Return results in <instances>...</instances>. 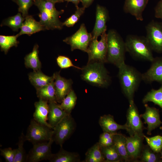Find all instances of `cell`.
I'll return each instance as SVG.
<instances>
[{"mask_svg": "<svg viewBox=\"0 0 162 162\" xmlns=\"http://www.w3.org/2000/svg\"><path fill=\"white\" fill-rule=\"evenodd\" d=\"M118 68V76L122 92L129 102L134 100V94L142 81V74L125 62Z\"/></svg>", "mask_w": 162, "mask_h": 162, "instance_id": "cell-1", "label": "cell"}, {"mask_svg": "<svg viewBox=\"0 0 162 162\" xmlns=\"http://www.w3.org/2000/svg\"><path fill=\"white\" fill-rule=\"evenodd\" d=\"M104 63L96 61L88 62L81 68V79L93 86L107 88L111 82V79Z\"/></svg>", "mask_w": 162, "mask_h": 162, "instance_id": "cell-2", "label": "cell"}, {"mask_svg": "<svg viewBox=\"0 0 162 162\" xmlns=\"http://www.w3.org/2000/svg\"><path fill=\"white\" fill-rule=\"evenodd\" d=\"M126 52L125 42L115 30H109L107 33V62L118 68L125 62Z\"/></svg>", "mask_w": 162, "mask_h": 162, "instance_id": "cell-3", "label": "cell"}, {"mask_svg": "<svg viewBox=\"0 0 162 162\" xmlns=\"http://www.w3.org/2000/svg\"><path fill=\"white\" fill-rule=\"evenodd\" d=\"M125 42L126 52L134 58L151 62L154 59L153 50L146 37L129 34Z\"/></svg>", "mask_w": 162, "mask_h": 162, "instance_id": "cell-4", "label": "cell"}, {"mask_svg": "<svg viewBox=\"0 0 162 162\" xmlns=\"http://www.w3.org/2000/svg\"><path fill=\"white\" fill-rule=\"evenodd\" d=\"M53 129L32 119L25 135L26 141L33 145L47 141L52 139Z\"/></svg>", "mask_w": 162, "mask_h": 162, "instance_id": "cell-5", "label": "cell"}, {"mask_svg": "<svg viewBox=\"0 0 162 162\" xmlns=\"http://www.w3.org/2000/svg\"><path fill=\"white\" fill-rule=\"evenodd\" d=\"M76 123L71 114L65 116L53 129L52 139L60 147L71 136L76 128Z\"/></svg>", "mask_w": 162, "mask_h": 162, "instance_id": "cell-6", "label": "cell"}, {"mask_svg": "<svg viewBox=\"0 0 162 162\" xmlns=\"http://www.w3.org/2000/svg\"><path fill=\"white\" fill-rule=\"evenodd\" d=\"M92 39V33L88 32L85 25L82 23L74 34L66 38L63 41L70 46L72 51L78 49L87 52Z\"/></svg>", "mask_w": 162, "mask_h": 162, "instance_id": "cell-7", "label": "cell"}, {"mask_svg": "<svg viewBox=\"0 0 162 162\" xmlns=\"http://www.w3.org/2000/svg\"><path fill=\"white\" fill-rule=\"evenodd\" d=\"M101 39H92L87 52L88 62L96 61L104 63L107 62V33L106 31L101 35Z\"/></svg>", "mask_w": 162, "mask_h": 162, "instance_id": "cell-8", "label": "cell"}, {"mask_svg": "<svg viewBox=\"0 0 162 162\" xmlns=\"http://www.w3.org/2000/svg\"><path fill=\"white\" fill-rule=\"evenodd\" d=\"M129 103L126 115L127 122L125 124L127 127L126 130L130 136L136 134L144 135L143 131L147 128L143 126L134 100L130 101Z\"/></svg>", "mask_w": 162, "mask_h": 162, "instance_id": "cell-9", "label": "cell"}, {"mask_svg": "<svg viewBox=\"0 0 162 162\" xmlns=\"http://www.w3.org/2000/svg\"><path fill=\"white\" fill-rule=\"evenodd\" d=\"M146 38L153 51L162 53V22L152 20L146 27Z\"/></svg>", "mask_w": 162, "mask_h": 162, "instance_id": "cell-10", "label": "cell"}, {"mask_svg": "<svg viewBox=\"0 0 162 162\" xmlns=\"http://www.w3.org/2000/svg\"><path fill=\"white\" fill-rule=\"evenodd\" d=\"M54 142L52 139L50 140L33 145V147L27 154L26 162H38L49 160L52 154L51 146Z\"/></svg>", "mask_w": 162, "mask_h": 162, "instance_id": "cell-11", "label": "cell"}, {"mask_svg": "<svg viewBox=\"0 0 162 162\" xmlns=\"http://www.w3.org/2000/svg\"><path fill=\"white\" fill-rule=\"evenodd\" d=\"M144 135L136 134L126 136V149L130 161H137L140 159L144 146Z\"/></svg>", "mask_w": 162, "mask_h": 162, "instance_id": "cell-12", "label": "cell"}, {"mask_svg": "<svg viewBox=\"0 0 162 162\" xmlns=\"http://www.w3.org/2000/svg\"><path fill=\"white\" fill-rule=\"evenodd\" d=\"M60 72H56L53 75L54 78L55 95L57 103H61L72 89L73 83L71 79H67L60 75Z\"/></svg>", "mask_w": 162, "mask_h": 162, "instance_id": "cell-13", "label": "cell"}, {"mask_svg": "<svg viewBox=\"0 0 162 162\" xmlns=\"http://www.w3.org/2000/svg\"><path fill=\"white\" fill-rule=\"evenodd\" d=\"M149 68L142 74V81L146 83L157 82L162 84V57L154 58Z\"/></svg>", "mask_w": 162, "mask_h": 162, "instance_id": "cell-14", "label": "cell"}, {"mask_svg": "<svg viewBox=\"0 0 162 162\" xmlns=\"http://www.w3.org/2000/svg\"><path fill=\"white\" fill-rule=\"evenodd\" d=\"M108 18L107 9L105 7L98 4L96 8L95 24L91 33L92 39H98L99 36L106 31V23Z\"/></svg>", "mask_w": 162, "mask_h": 162, "instance_id": "cell-15", "label": "cell"}, {"mask_svg": "<svg viewBox=\"0 0 162 162\" xmlns=\"http://www.w3.org/2000/svg\"><path fill=\"white\" fill-rule=\"evenodd\" d=\"M145 112L140 115L145 120L144 123L147 124V134L151 135L152 130L159 127L162 124L160 117L159 110L154 107H151L145 104Z\"/></svg>", "mask_w": 162, "mask_h": 162, "instance_id": "cell-16", "label": "cell"}, {"mask_svg": "<svg viewBox=\"0 0 162 162\" xmlns=\"http://www.w3.org/2000/svg\"><path fill=\"white\" fill-rule=\"evenodd\" d=\"M148 0H125L123 6L124 12L135 17L137 20L142 21L143 12Z\"/></svg>", "mask_w": 162, "mask_h": 162, "instance_id": "cell-17", "label": "cell"}, {"mask_svg": "<svg viewBox=\"0 0 162 162\" xmlns=\"http://www.w3.org/2000/svg\"><path fill=\"white\" fill-rule=\"evenodd\" d=\"M40 13V22L46 30L61 29L63 23L59 19V16H56L41 8H38Z\"/></svg>", "mask_w": 162, "mask_h": 162, "instance_id": "cell-18", "label": "cell"}, {"mask_svg": "<svg viewBox=\"0 0 162 162\" xmlns=\"http://www.w3.org/2000/svg\"><path fill=\"white\" fill-rule=\"evenodd\" d=\"M48 122L52 129L65 116L69 114L62 109L56 101L48 102Z\"/></svg>", "mask_w": 162, "mask_h": 162, "instance_id": "cell-19", "label": "cell"}, {"mask_svg": "<svg viewBox=\"0 0 162 162\" xmlns=\"http://www.w3.org/2000/svg\"><path fill=\"white\" fill-rule=\"evenodd\" d=\"M34 105L35 110L33 115V118L39 123L52 128L48 122V102L39 99L34 103Z\"/></svg>", "mask_w": 162, "mask_h": 162, "instance_id": "cell-20", "label": "cell"}, {"mask_svg": "<svg viewBox=\"0 0 162 162\" xmlns=\"http://www.w3.org/2000/svg\"><path fill=\"white\" fill-rule=\"evenodd\" d=\"M99 123L104 132L113 134L119 130L127 129L125 124L122 125L117 124L114 120L113 116L110 114L101 116Z\"/></svg>", "mask_w": 162, "mask_h": 162, "instance_id": "cell-21", "label": "cell"}, {"mask_svg": "<svg viewBox=\"0 0 162 162\" xmlns=\"http://www.w3.org/2000/svg\"><path fill=\"white\" fill-rule=\"evenodd\" d=\"M20 29V31L17 34L18 37L24 34L30 36L41 31L46 30L40 22L37 21L32 16L28 15L25 18V21Z\"/></svg>", "mask_w": 162, "mask_h": 162, "instance_id": "cell-22", "label": "cell"}, {"mask_svg": "<svg viewBox=\"0 0 162 162\" xmlns=\"http://www.w3.org/2000/svg\"><path fill=\"white\" fill-rule=\"evenodd\" d=\"M51 162H79L80 161L79 154L64 150L61 147L56 153L52 154L48 160Z\"/></svg>", "mask_w": 162, "mask_h": 162, "instance_id": "cell-23", "label": "cell"}, {"mask_svg": "<svg viewBox=\"0 0 162 162\" xmlns=\"http://www.w3.org/2000/svg\"><path fill=\"white\" fill-rule=\"evenodd\" d=\"M28 76L30 82L36 89L48 84L54 80L53 75L51 76H47L40 70L29 73Z\"/></svg>", "mask_w": 162, "mask_h": 162, "instance_id": "cell-24", "label": "cell"}, {"mask_svg": "<svg viewBox=\"0 0 162 162\" xmlns=\"http://www.w3.org/2000/svg\"><path fill=\"white\" fill-rule=\"evenodd\" d=\"M114 145L118 154L125 162L130 161L126 147V136L117 132L113 134Z\"/></svg>", "mask_w": 162, "mask_h": 162, "instance_id": "cell-25", "label": "cell"}, {"mask_svg": "<svg viewBox=\"0 0 162 162\" xmlns=\"http://www.w3.org/2000/svg\"><path fill=\"white\" fill-rule=\"evenodd\" d=\"M39 46L35 44L32 51L27 55L24 58L25 64L27 68H31L36 71L40 70L41 63L38 56Z\"/></svg>", "mask_w": 162, "mask_h": 162, "instance_id": "cell-26", "label": "cell"}, {"mask_svg": "<svg viewBox=\"0 0 162 162\" xmlns=\"http://www.w3.org/2000/svg\"><path fill=\"white\" fill-rule=\"evenodd\" d=\"M36 90L37 96L39 99L46 100L48 102H57L54 88V80L48 84Z\"/></svg>", "mask_w": 162, "mask_h": 162, "instance_id": "cell-27", "label": "cell"}, {"mask_svg": "<svg viewBox=\"0 0 162 162\" xmlns=\"http://www.w3.org/2000/svg\"><path fill=\"white\" fill-rule=\"evenodd\" d=\"M100 146L105 162H118L124 161L114 145L108 146H102L100 144Z\"/></svg>", "mask_w": 162, "mask_h": 162, "instance_id": "cell-28", "label": "cell"}, {"mask_svg": "<svg viewBox=\"0 0 162 162\" xmlns=\"http://www.w3.org/2000/svg\"><path fill=\"white\" fill-rule=\"evenodd\" d=\"M142 102L144 104L152 102L162 109V84L158 89H152L148 92L143 98Z\"/></svg>", "mask_w": 162, "mask_h": 162, "instance_id": "cell-29", "label": "cell"}, {"mask_svg": "<svg viewBox=\"0 0 162 162\" xmlns=\"http://www.w3.org/2000/svg\"><path fill=\"white\" fill-rule=\"evenodd\" d=\"M160 153L154 152L148 145H144L140 159L143 162H162Z\"/></svg>", "mask_w": 162, "mask_h": 162, "instance_id": "cell-30", "label": "cell"}, {"mask_svg": "<svg viewBox=\"0 0 162 162\" xmlns=\"http://www.w3.org/2000/svg\"><path fill=\"white\" fill-rule=\"evenodd\" d=\"M25 18L20 13L16 15L6 19L2 22L1 26H7L10 27L13 31H17L20 28Z\"/></svg>", "mask_w": 162, "mask_h": 162, "instance_id": "cell-31", "label": "cell"}, {"mask_svg": "<svg viewBox=\"0 0 162 162\" xmlns=\"http://www.w3.org/2000/svg\"><path fill=\"white\" fill-rule=\"evenodd\" d=\"M17 34L15 35H0V46L1 50L6 54L10 48L13 46H17L19 43L17 38Z\"/></svg>", "mask_w": 162, "mask_h": 162, "instance_id": "cell-32", "label": "cell"}, {"mask_svg": "<svg viewBox=\"0 0 162 162\" xmlns=\"http://www.w3.org/2000/svg\"><path fill=\"white\" fill-rule=\"evenodd\" d=\"M76 95L74 90L72 89L59 106L68 113L71 114L72 110L76 104Z\"/></svg>", "mask_w": 162, "mask_h": 162, "instance_id": "cell-33", "label": "cell"}, {"mask_svg": "<svg viewBox=\"0 0 162 162\" xmlns=\"http://www.w3.org/2000/svg\"><path fill=\"white\" fill-rule=\"evenodd\" d=\"M26 141L25 135L22 132L17 142L18 148H16V153L14 162H26L27 154L24 148V143Z\"/></svg>", "mask_w": 162, "mask_h": 162, "instance_id": "cell-34", "label": "cell"}, {"mask_svg": "<svg viewBox=\"0 0 162 162\" xmlns=\"http://www.w3.org/2000/svg\"><path fill=\"white\" fill-rule=\"evenodd\" d=\"M34 4L38 8H42L58 16L64 12V10H57L55 6V3L47 0H34Z\"/></svg>", "mask_w": 162, "mask_h": 162, "instance_id": "cell-35", "label": "cell"}, {"mask_svg": "<svg viewBox=\"0 0 162 162\" xmlns=\"http://www.w3.org/2000/svg\"><path fill=\"white\" fill-rule=\"evenodd\" d=\"M147 145L154 152L160 153L162 148V136L157 135L149 137L144 135Z\"/></svg>", "mask_w": 162, "mask_h": 162, "instance_id": "cell-36", "label": "cell"}, {"mask_svg": "<svg viewBox=\"0 0 162 162\" xmlns=\"http://www.w3.org/2000/svg\"><path fill=\"white\" fill-rule=\"evenodd\" d=\"M76 8V10L74 13L63 22V26L68 27L73 26L78 21L81 16L84 13L86 8L83 7H79L78 6Z\"/></svg>", "mask_w": 162, "mask_h": 162, "instance_id": "cell-37", "label": "cell"}, {"mask_svg": "<svg viewBox=\"0 0 162 162\" xmlns=\"http://www.w3.org/2000/svg\"><path fill=\"white\" fill-rule=\"evenodd\" d=\"M86 153L93 157L97 162H105V158L101 152L98 142L96 143L89 148Z\"/></svg>", "mask_w": 162, "mask_h": 162, "instance_id": "cell-38", "label": "cell"}, {"mask_svg": "<svg viewBox=\"0 0 162 162\" xmlns=\"http://www.w3.org/2000/svg\"><path fill=\"white\" fill-rule=\"evenodd\" d=\"M19 6L18 11L24 18L28 15L29 8L34 4V0H15Z\"/></svg>", "mask_w": 162, "mask_h": 162, "instance_id": "cell-39", "label": "cell"}, {"mask_svg": "<svg viewBox=\"0 0 162 162\" xmlns=\"http://www.w3.org/2000/svg\"><path fill=\"white\" fill-rule=\"evenodd\" d=\"M56 62L58 65L61 69H65L70 67H74L80 70L82 68L74 65L69 58L64 56H58L56 58Z\"/></svg>", "mask_w": 162, "mask_h": 162, "instance_id": "cell-40", "label": "cell"}, {"mask_svg": "<svg viewBox=\"0 0 162 162\" xmlns=\"http://www.w3.org/2000/svg\"><path fill=\"white\" fill-rule=\"evenodd\" d=\"M0 154L3 157L6 162H14L16 153V148L12 149L11 147L1 148Z\"/></svg>", "mask_w": 162, "mask_h": 162, "instance_id": "cell-41", "label": "cell"}, {"mask_svg": "<svg viewBox=\"0 0 162 162\" xmlns=\"http://www.w3.org/2000/svg\"><path fill=\"white\" fill-rule=\"evenodd\" d=\"M155 16L162 20V0H160L156 6L155 9Z\"/></svg>", "mask_w": 162, "mask_h": 162, "instance_id": "cell-42", "label": "cell"}, {"mask_svg": "<svg viewBox=\"0 0 162 162\" xmlns=\"http://www.w3.org/2000/svg\"><path fill=\"white\" fill-rule=\"evenodd\" d=\"M94 0H81L82 6L85 8L88 7Z\"/></svg>", "mask_w": 162, "mask_h": 162, "instance_id": "cell-43", "label": "cell"}, {"mask_svg": "<svg viewBox=\"0 0 162 162\" xmlns=\"http://www.w3.org/2000/svg\"><path fill=\"white\" fill-rule=\"evenodd\" d=\"M65 1L68 2H71L75 5L76 7L78 6V5L81 2V0H65Z\"/></svg>", "mask_w": 162, "mask_h": 162, "instance_id": "cell-44", "label": "cell"}, {"mask_svg": "<svg viewBox=\"0 0 162 162\" xmlns=\"http://www.w3.org/2000/svg\"><path fill=\"white\" fill-rule=\"evenodd\" d=\"M51 1L52 2H53L55 3H60L64 2V1H65V0H47Z\"/></svg>", "mask_w": 162, "mask_h": 162, "instance_id": "cell-45", "label": "cell"}, {"mask_svg": "<svg viewBox=\"0 0 162 162\" xmlns=\"http://www.w3.org/2000/svg\"><path fill=\"white\" fill-rule=\"evenodd\" d=\"M160 155L161 156V158L162 160V148L160 152Z\"/></svg>", "mask_w": 162, "mask_h": 162, "instance_id": "cell-46", "label": "cell"}, {"mask_svg": "<svg viewBox=\"0 0 162 162\" xmlns=\"http://www.w3.org/2000/svg\"><path fill=\"white\" fill-rule=\"evenodd\" d=\"M160 129L161 130H162V127H160Z\"/></svg>", "mask_w": 162, "mask_h": 162, "instance_id": "cell-47", "label": "cell"}, {"mask_svg": "<svg viewBox=\"0 0 162 162\" xmlns=\"http://www.w3.org/2000/svg\"><path fill=\"white\" fill-rule=\"evenodd\" d=\"M12 1H13V2H16V1H15V0H11Z\"/></svg>", "mask_w": 162, "mask_h": 162, "instance_id": "cell-48", "label": "cell"}]
</instances>
